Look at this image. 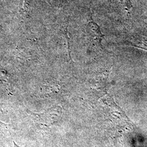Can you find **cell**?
I'll use <instances>...</instances> for the list:
<instances>
[{
  "label": "cell",
  "instance_id": "1",
  "mask_svg": "<svg viewBox=\"0 0 147 147\" xmlns=\"http://www.w3.org/2000/svg\"><path fill=\"white\" fill-rule=\"evenodd\" d=\"M87 32L91 41L100 46L104 36L98 25L94 22H89L87 26Z\"/></svg>",
  "mask_w": 147,
  "mask_h": 147
},
{
  "label": "cell",
  "instance_id": "2",
  "mask_svg": "<svg viewBox=\"0 0 147 147\" xmlns=\"http://www.w3.org/2000/svg\"><path fill=\"white\" fill-rule=\"evenodd\" d=\"M13 147H21L19 146H18V144H16V142L14 141H13Z\"/></svg>",
  "mask_w": 147,
  "mask_h": 147
}]
</instances>
